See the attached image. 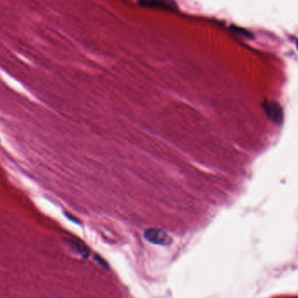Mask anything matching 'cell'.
<instances>
[{
  "mask_svg": "<svg viewBox=\"0 0 298 298\" xmlns=\"http://www.w3.org/2000/svg\"><path fill=\"white\" fill-rule=\"evenodd\" d=\"M144 236L146 240L149 241V243H152L157 245H162V246H168L173 242L172 237L163 229H146L144 233Z\"/></svg>",
  "mask_w": 298,
  "mask_h": 298,
  "instance_id": "obj_1",
  "label": "cell"
},
{
  "mask_svg": "<svg viewBox=\"0 0 298 298\" xmlns=\"http://www.w3.org/2000/svg\"><path fill=\"white\" fill-rule=\"evenodd\" d=\"M297 47H298V42H297Z\"/></svg>",
  "mask_w": 298,
  "mask_h": 298,
  "instance_id": "obj_3",
  "label": "cell"
},
{
  "mask_svg": "<svg viewBox=\"0 0 298 298\" xmlns=\"http://www.w3.org/2000/svg\"><path fill=\"white\" fill-rule=\"evenodd\" d=\"M138 4L142 7L169 12H175L178 9V5L173 0H138Z\"/></svg>",
  "mask_w": 298,
  "mask_h": 298,
  "instance_id": "obj_2",
  "label": "cell"
}]
</instances>
